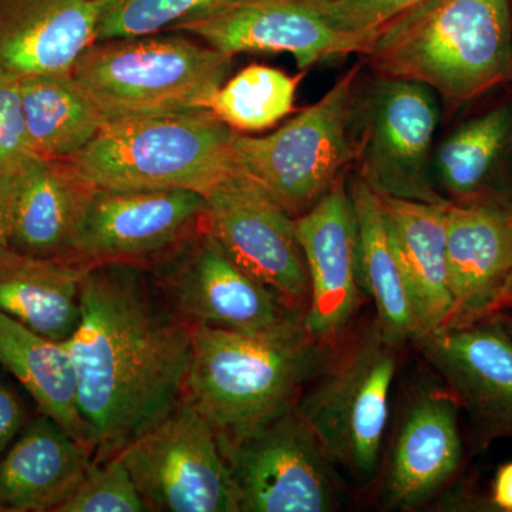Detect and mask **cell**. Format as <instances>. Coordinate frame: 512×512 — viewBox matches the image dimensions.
I'll return each instance as SVG.
<instances>
[{
    "label": "cell",
    "instance_id": "obj_19",
    "mask_svg": "<svg viewBox=\"0 0 512 512\" xmlns=\"http://www.w3.org/2000/svg\"><path fill=\"white\" fill-rule=\"evenodd\" d=\"M463 456L458 403L451 394L424 393L404 416L384 476L390 510H413L457 473Z\"/></svg>",
    "mask_w": 512,
    "mask_h": 512
},
{
    "label": "cell",
    "instance_id": "obj_27",
    "mask_svg": "<svg viewBox=\"0 0 512 512\" xmlns=\"http://www.w3.org/2000/svg\"><path fill=\"white\" fill-rule=\"evenodd\" d=\"M19 83L29 144L37 156L69 160L106 124L72 72L33 74Z\"/></svg>",
    "mask_w": 512,
    "mask_h": 512
},
{
    "label": "cell",
    "instance_id": "obj_10",
    "mask_svg": "<svg viewBox=\"0 0 512 512\" xmlns=\"http://www.w3.org/2000/svg\"><path fill=\"white\" fill-rule=\"evenodd\" d=\"M147 269L164 301L191 328L266 333L303 323L235 264L204 225Z\"/></svg>",
    "mask_w": 512,
    "mask_h": 512
},
{
    "label": "cell",
    "instance_id": "obj_3",
    "mask_svg": "<svg viewBox=\"0 0 512 512\" xmlns=\"http://www.w3.org/2000/svg\"><path fill=\"white\" fill-rule=\"evenodd\" d=\"M360 56L379 77L424 84L451 104L512 79L507 0H423L367 40Z\"/></svg>",
    "mask_w": 512,
    "mask_h": 512
},
{
    "label": "cell",
    "instance_id": "obj_17",
    "mask_svg": "<svg viewBox=\"0 0 512 512\" xmlns=\"http://www.w3.org/2000/svg\"><path fill=\"white\" fill-rule=\"evenodd\" d=\"M0 190L8 205L10 248L69 261L94 188L66 160L33 154L0 174Z\"/></svg>",
    "mask_w": 512,
    "mask_h": 512
},
{
    "label": "cell",
    "instance_id": "obj_18",
    "mask_svg": "<svg viewBox=\"0 0 512 512\" xmlns=\"http://www.w3.org/2000/svg\"><path fill=\"white\" fill-rule=\"evenodd\" d=\"M446 232L451 328L497 312L512 274V205L450 201Z\"/></svg>",
    "mask_w": 512,
    "mask_h": 512
},
{
    "label": "cell",
    "instance_id": "obj_2",
    "mask_svg": "<svg viewBox=\"0 0 512 512\" xmlns=\"http://www.w3.org/2000/svg\"><path fill=\"white\" fill-rule=\"evenodd\" d=\"M184 400L229 448L293 409L336 348L303 323L266 333L194 326Z\"/></svg>",
    "mask_w": 512,
    "mask_h": 512
},
{
    "label": "cell",
    "instance_id": "obj_11",
    "mask_svg": "<svg viewBox=\"0 0 512 512\" xmlns=\"http://www.w3.org/2000/svg\"><path fill=\"white\" fill-rule=\"evenodd\" d=\"M204 198L205 229L235 264L303 318L309 276L296 218L258 184L234 171L212 185Z\"/></svg>",
    "mask_w": 512,
    "mask_h": 512
},
{
    "label": "cell",
    "instance_id": "obj_16",
    "mask_svg": "<svg viewBox=\"0 0 512 512\" xmlns=\"http://www.w3.org/2000/svg\"><path fill=\"white\" fill-rule=\"evenodd\" d=\"M296 232L309 276V303L303 316L306 332L333 346L356 315V225L345 177L328 194L296 218Z\"/></svg>",
    "mask_w": 512,
    "mask_h": 512
},
{
    "label": "cell",
    "instance_id": "obj_12",
    "mask_svg": "<svg viewBox=\"0 0 512 512\" xmlns=\"http://www.w3.org/2000/svg\"><path fill=\"white\" fill-rule=\"evenodd\" d=\"M239 512L335 510L333 463L296 407L227 453Z\"/></svg>",
    "mask_w": 512,
    "mask_h": 512
},
{
    "label": "cell",
    "instance_id": "obj_34",
    "mask_svg": "<svg viewBox=\"0 0 512 512\" xmlns=\"http://www.w3.org/2000/svg\"><path fill=\"white\" fill-rule=\"evenodd\" d=\"M493 503L500 510L512 512V461L497 471L493 485Z\"/></svg>",
    "mask_w": 512,
    "mask_h": 512
},
{
    "label": "cell",
    "instance_id": "obj_21",
    "mask_svg": "<svg viewBox=\"0 0 512 512\" xmlns=\"http://www.w3.org/2000/svg\"><path fill=\"white\" fill-rule=\"evenodd\" d=\"M93 463L92 447L42 414L0 457V511L55 512Z\"/></svg>",
    "mask_w": 512,
    "mask_h": 512
},
{
    "label": "cell",
    "instance_id": "obj_33",
    "mask_svg": "<svg viewBox=\"0 0 512 512\" xmlns=\"http://www.w3.org/2000/svg\"><path fill=\"white\" fill-rule=\"evenodd\" d=\"M28 424L25 404L15 390L0 382V457Z\"/></svg>",
    "mask_w": 512,
    "mask_h": 512
},
{
    "label": "cell",
    "instance_id": "obj_5",
    "mask_svg": "<svg viewBox=\"0 0 512 512\" xmlns=\"http://www.w3.org/2000/svg\"><path fill=\"white\" fill-rule=\"evenodd\" d=\"M232 130L211 110L109 121L67 164L97 190H191L232 173Z\"/></svg>",
    "mask_w": 512,
    "mask_h": 512
},
{
    "label": "cell",
    "instance_id": "obj_32",
    "mask_svg": "<svg viewBox=\"0 0 512 512\" xmlns=\"http://www.w3.org/2000/svg\"><path fill=\"white\" fill-rule=\"evenodd\" d=\"M33 154L19 80L0 74V174L18 167Z\"/></svg>",
    "mask_w": 512,
    "mask_h": 512
},
{
    "label": "cell",
    "instance_id": "obj_28",
    "mask_svg": "<svg viewBox=\"0 0 512 512\" xmlns=\"http://www.w3.org/2000/svg\"><path fill=\"white\" fill-rule=\"evenodd\" d=\"M302 76L303 72L289 76L275 67L252 64L222 84L211 111L235 131L274 127L295 109Z\"/></svg>",
    "mask_w": 512,
    "mask_h": 512
},
{
    "label": "cell",
    "instance_id": "obj_7",
    "mask_svg": "<svg viewBox=\"0 0 512 512\" xmlns=\"http://www.w3.org/2000/svg\"><path fill=\"white\" fill-rule=\"evenodd\" d=\"M360 64L325 96L264 137L237 133L232 171L268 192L292 217L315 207L355 161L352 128Z\"/></svg>",
    "mask_w": 512,
    "mask_h": 512
},
{
    "label": "cell",
    "instance_id": "obj_26",
    "mask_svg": "<svg viewBox=\"0 0 512 512\" xmlns=\"http://www.w3.org/2000/svg\"><path fill=\"white\" fill-rule=\"evenodd\" d=\"M0 365L28 390L43 414L94 450L80 413L79 380L66 343L39 335L0 312Z\"/></svg>",
    "mask_w": 512,
    "mask_h": 512
},
{
    "label": "cell",
    "instance_id": "obj_4",
    "mask_svg": "<svg viewBox=\"0 0 512 512\" xmlns=\"http://www.w3.org/2000/svg\"><path fill=\"white\" fill-rule=\"evenodd\" d=\"M234 57L180 35L94 42L72 74L106 123L211 110Z\"/></svg>",
    "mask_w": 512,
    "mask_h": 512
},
{
    "label": "cell",
    "instance_id": "obj_31",
    "mask_svg": "<svg viewBox=\"0 0 512 512\" xmlns=\"http://www.w3.org/2000/svg\"><path fill=\"white\" fill-rule=\"evenodd\" d=\"M420 2L423 0H313L330 22L359 36L363 47L373 33Z\"/></svg>",
    "mask_w": 512,
    "mask_h": 512
},
{
    "label": "cell",
    "instance_id": "obj_35",
    "mask_svg": "<svg viewBox=\"0 0 512 512\" xmlns=\"http://www.w3.org/2000/svg\"><path fill=\"white\" fill-rule=\"evenodd\" d=\"M9 249L12 248H10L8 205H6L5 195L0 190V254Z\"/></svg>",
    "mask_w": 512,
    "mask_h": 512
},
{
    "label": "cell",
    "instance_id": "obj_38",
    "mask_svg": "<svg viewBox=\"0 0 512 512\" xmlns=\"http://www.w3.org/2000/svg\"><path fill=\"white\" fill-rule=\"evenodd\" d=\"M508 6H510L511 20H512V0H507Z\"/></svg>",
    "mask_w": 512,
    "mask_h": 512
},
{
    "label": "cell",
    "instance_id": "obj_25",
    "mask_svg": "<svg viewBox=\"0 0 512 512\" xmlns=\"http://www.w3.org/2000/svg\"><path fill=\"white\" fill-rule=\"evenodd\" d=\"M89 266L19 254H0V312L46 338L64 342L80 320L82 281Z\"/></svg>",
    "mask_w": 512,
    "mask_h": 512
},
{
    "label": "cell",
    "instance_id": "obj_8",
    "mask_svg": "<svg viewBox=\"0 0 512 512\" xmlns=\"http://www.w3.org/2000/svg\"><path fill=\"white\" fill-rule=\"evenodd\" d=\"M360 137L357 175L382 197L441 204L447 198L434 180V136L440 111L429 87L376 76L357 97Z\"/></svg>",
    "mask_w": 512,
    "mask_h": 512
},
{
    "label": "cell",
    "instance_id": "obj_14",
    "mask_svg": "<svg viewBox=\"0 0 512 512\" xmlns=\"http://www.w3.org/2000/svg\"><path fill=\"white\" fill-rule=\"evenodd\" d=\"M234 57L288 53L299 69L335 57L360 55L363 40L330 22L313 0H229L220 9L175 30Z\"/></svg>",
    "mask_w": 512,
    "mask_h": 512
},
{
    "label": "cell",
    "instance_id": "obj_37",
    "mask_svg": "<svg viewBox=\"0 0 512 512\" xmlns=\"http://www.w3.org/2000/svg\"><path fill=\"white\" fill-rule=\"evenodd\" d=\"M500 322L503 323L504 328L508 330V333L512 336V313L497 312L494 313Z\"/></svg>",
    "mask_w": 512,
    "mask_h": 512
},
{
    "label": "cell",
    "instance_id": "obj_36",
    "mask_svg": "<svg viewBox=\"0 0 512 512\" xmlns=\"http://www.w3.org/2000/svg\"><path fill=\"white\" fill-rule=\"evenodd\" d=\"M501 311H512V274L510 279H508L507 286H505L503 296H501L500 299V303H498L497 312Z\"/></svg>",
    "mask_w": 512,
    "mask_h": 512
},
{
    "label": "cell",
    "instance_id": "obj_30",
    "mask_svg": "<svg viewBox=\"0 0 512 512\" xmlns=\"http://www.w3.org/2000/svg\"><path fill=\"white\" fill-rule=\"evenodd\" d=\"M148 510L119 457L94 461L83 480L55 512H144Z\"/></svg>",
    "mask_w": 512,
    "mask_h": 512
},
{
    "label": "cell",
    "instance_id": "obj_1",
    "mask_svg": "<svg viewBox=\"0 0 512 512\" xmlns=\"http://www.w3.org/2000/svg\"><path fill=\"white\" fill-rule=\"evenodd\" d=\"M64 343L96 463L117 456L184 400L191 326L167 305L146 266H89L79 325Z\"/></svg>",
    "mask_w": 512,
    "mask_h": 512
},
{
    "label": "cell",
    "instance_id": "obj_15",
    "mask_svg": "<svg viewBox=\"0 0 512 512\" xmlns=\"http://www.w3.org/2000/svg\"><path fill=\"white\" fill-rule=\"evenodd\" d=\"M483 441L512 439V336L495 315L413 340Z\"/></svg>",
    "mask_w": 512,
    "mask_h": 512
},
{
    "label": "cell",
    "instance_id": "obj_24",
    "mask_svg": "<svg viewBox=\"0 0 512 512\" xmlns=\"http://www.w3.org/2000/svg\"><path fill=\"white\" fill-rule=\"evenodd\" d=\"M512 151V104L484 111L461 124L434 151L437 188L454 204H511L503 185Z\"/></svg>",
    "mask_w": 512,
    "mask_h": 512
},
{
    "label": "cell",
    "instance_id": "obj_23",
    "mask_svg": "<svg viewBox=\"0 0 512 512\" xmlns=\"http://www.w3.org/2000/svg\"><path fill=\"white\" fill-rule=\"evenodd\" d=\"M348 184L356 225V264L360 289L376 306L384 338L400 348L417 336L412 301L393 247L382 198L359 175Z\"/></svg>",
    "mask_w": 512,
    "mask_h": 512
},
{
    "label": "cell",
    "instance_id": "obj_6",
    "mask_svg": "<svg viewBox=\"0 0 512 512\" xmlns=\"http://www.w3.org/2000/svg\"><path fill=\"white\" fill-rule=\"evenodd\" d=\"M397 349L373 323L345 349L332 353L296 404L330 461L362 487L375 480L379 468Z\"/></svg>",
    "mask_w": 512,
    "mask_h": 512
},
{
    "label": "cell",
    "instance_id": "obj_9",
    "mask_svg": "<svg viewBox=\"0 0 512 512\" xmlns=\"http://www.w3.org/2000/svg\"><path fill=\"white\" fill-rule=\"evenodd\" d=\"M117 457L150 511L239 512L217 433L185 400Z\"/></svg>",
    "mask_w": 512,
    "mask_h": 512
},
{
    "label": "cell",
    "instance_id": "obj_13",
    "mask_svg": "<svg viewBox=\"0 0 512 512\" xmlns=\"http://www.w3.org/2000/svg\"><path fill=\"white\" fill-rule=\"evenodd\" d=\"M205 198L197 191H110L94 188L69 261L148 268L202 228Z\"/></svg>",
    "mask_w": 512,
    "mask_h": 512
},
{
    "label": "cell",
    "instance_id": "obj_20",
    "mask_svg": "<svg viewBox=\"0 0 512 512\" xmlns=\"http://www.w3.org/2000/svg\"><path fill=\"white\" fill-rule=\"evenodd\" d=\"M96 42L92 0H0V74L70 73Z\"/></svg>",
    "mask_w": 512,
    "mask_h": 512
},
{
    "label": "cell",
    "instance_id": "obj_29",
    "mask_svg": "<svg viewBox=\"0 0 512 512\" xmlns=\"http://www.w3.org/2000/svg\"><path fill=\"white\" fill-rule=\"evenodd\" d=\"M229 0H92L96 42L175 32Z\"/></svg>",
    "mask_w": 512,
    "mask_h": 512
},
{
    "label": "cell",
    "instance_id": "obj_22",
    "mask_svg": "<svg viewBox=\"0 0 512 512\" xmlns=\"http://www.w3.org/2000/svg\"><path fill=\"white\" fill-rule=\"evenodd\" d=\"M380 198L412 301L417 336L448 328L453 318L446 232L450 201L427 204L382 195Z\"/></svg>",
    "mask_w": 512,
    "mask_h": 512
}]
</instances>
